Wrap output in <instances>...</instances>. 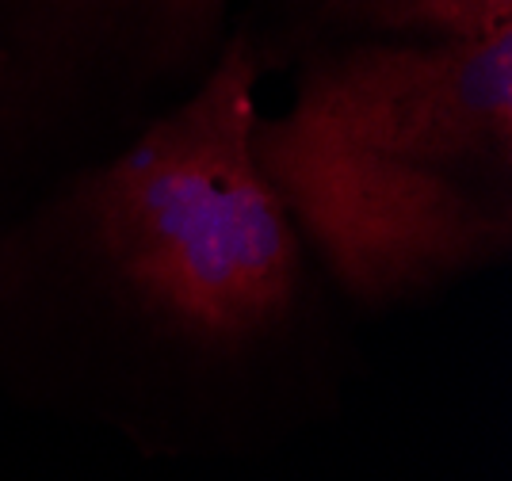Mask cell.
Returning <instances> with one entry per match:
<instances>
[{"label":"cell","mask_w":512,"mask_h":481,"mask_svg":"<svg viewBox=\"0 0 512 481\" xmlns=\"http://www.w3.org/2000/svg\"><path fill=\"white\" fill-rule=\"evenodd\" d=\"M512 31L432 50H360L318 69L299 107L253 130L256 161L318 237L348 287L386 294L455 268L493 241V222L436 161L505 153Z\"/></svg>","instance_id":"1"},{"label":"cell","mask_w":512,"mask_h":481,"mask_svg":"<svg viewBox=\"0 0 512 481\" xmlns=\"http://www.w3.org/2000/svg\"><path fill=\"white\" fill-rule=\"evenodd\" d=\"M256 62L234 46L184 111L157 123L92 188L107 256L188 333L241 340L291 306L299 249L256 161Z\"/></svg>","instance_id":"2"},{"label":"cell","mask_w":512,"mask_h":481,"mask_svg":"<svg viewBox=\"0 0 512 481\" xmlns=\"http://www.w3.org/2000/svg\"><path fill=\"white\" fill-rule=\"evenodd\" d=\"M394 20L428 23L448 39H474L505 31L512 16V0H379Z\"/></svg>","instance_id":"3"}]
</instances>
